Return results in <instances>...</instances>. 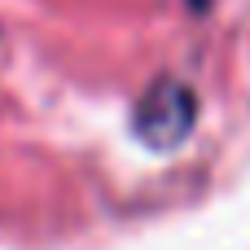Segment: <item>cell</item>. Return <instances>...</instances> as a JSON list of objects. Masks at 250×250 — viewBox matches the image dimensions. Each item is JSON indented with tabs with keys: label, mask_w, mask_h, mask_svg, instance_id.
<instances>
[{
	"label": "cell",
	"mask_w": 250,
	"mask_h": 250,
	"mask_svg": "<svg viewBox=\"0 0 250 250\" xmlns=\"http://www.w3.org/2000/svg\"><path fill=\"white\" fill-rule=\"evenodd\" d=\"M193 119H198L193 88L180 79H158L136 105V136L149 149H171L193 132Z\"/></svg>",
	"instance_id": "obj_1"
},
{
	"label": "cell",
	"mask_w": 250,
	"mask_h": 250,
	"mask_svg": "<svg viewBox=\"0 0 250 250\" xmlns=\"http://www.w3.org/2000/svg\"><path fill=\"white\" fill-rule=\"evenodd\" d=\"M193 4H202V0H193Z\"/></svg>",
	"instance_id": "obj_2"
}]
</instances>
